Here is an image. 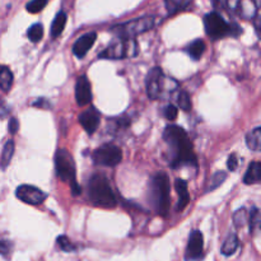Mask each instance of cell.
<instances>
[{
    "label": "cell",
    "instance_id": "277c9868",
    "mask_svg": "<svg viewBox=\"0 0 261 261\" xmlns=\"http://www.w3.org/2000/svg\"><path fill=\"white\" fill-rule=\"evenodd\" d=\"M205 32L212 40H221L223 37H239L242 28L237 23H229L219 13L211 12L204 17Z\"/></svg>",
    "mask_w": 261,
    "mask_h": 261
},
{
    "label": "cell",
    "instance_id": "4316f807",
    "mask_svg": "<svg viewBox=\"0 0 261 261\" xmlns=\"http://www.w3.org/2000/svg\"><path fill=\"white\" fill-rule=\"evenodd\" d=\"M177 103H178V106H180V109L184 110V111H186V112L190 111L191 107H193V105H191L190 96H189V93L186 91H181L180 93H178Z\"/></svg>",
    "mask_w": 261,
    "mask_h": 261
},
{
    "label": "cell",
    "instance_id": "d590c367",
    "mask_svg": "<svg viewBox=\"0 0 261 261\" xmlns=\"http://www.w3.org/2000/svg\"><path fill=\"white\" fill-rule=\"evenodd\" d=\"M255 28H256V32L259 35V37L261 38V17H259L255 22Z\"/></svg>",
    "mask_w": 261,
    "mask_h": 261
},
{
    "label": "cell",
    "instance_id": "cb8c5ba5",
    "mask_svg": "<svg viewBox=\"0 0 261 261\" xmlns=\"http://www.w3.org/2000/svg\"><path fill=\"white\" fill-rule=\"evenodd\" d=\"M190 2L191 0H165V5L168 14H176L185 9L190 4Z\"/></svg>",
    "mask_w": 261,
    "mask_h": 261
},
{
    "label": "cell",
    "instance_id": "d6986e66",
    "mask_svg": "<svg viewBox=\"0 0 261 261\" xmlns=\"http://www.w3.org/2000/svg\"><path fill=\"white\" fill-rule=\"evenodd\" d=\"M66 19H68V17H66L65 12H59L58 14H56V17L54 18L53 20V24H51V30H50L51 37L56 38L63 33L64 28H65V24H66Z\"/></svg>",
    "mask_w": 261,
    "mask_h": 261
},
{
    "label": "cell",
    "instance_id": "30bf717a",
    "mask_svg": "<svg viewBox=\"0 0 261 261\" xmlns=\"http://www.w3.org/2000/svg\"><path fill=\"white\" fill-rule=\"evenodd\" d=\"M166 76L161 68H153L147 75V94L150 99H158L162 97L166 89Z\"/></svg>",
    "mask_w": 261,
    "mask_h": 261
},
{
    "label": "cell",
    "instance_id": "7402d4cb",
    "mask_svg": "<svg viewBox=\"0 0 261 261\" xmlns=\"http://www.w3.org/2000/svg\"><path fill=\"white\" fill-rule=\"evenodd\" d=\"M13 86V73L8 66H2L0 70V87L4 92H9Z\"/></svg>",
    "mask_w": 261,
    "mask_h": 261
},
{
    "label": "cell",
    "instance_id": "d4e9b609",
    "mask_svg": "<svg viewBox=\"0 0 261 261\" xmlns=\"http://www.w3.org/2000/svg\"><path fill=\"white\" fill-rule=\"evenodd\" d=\"M249 224L250 229H251L252 233H256V232L261 231V212L260 209L252 208L251 213L249 217Z\"/></svg>",
    "mask_w": 261,
    "mask_h": 261
},
{
    "label": "cell",
    "instance_id": "52a82bcc",
    "mask_svg": "<svg viewBox=\"0 0 261 261\" xmlns=\"http://www.w3.org/2000/svg\"><path fill=\"white\" fill-rule=\"evenodd\" d=\"M138 55V43L135 40H126V38H119L112 42L103 53L99 54V58L103 59H125L133 58Z\"/></svg>",
    "mask_w": 261,
    "mask_h": 261
},
{
    "label": "cell",
    "instance_id": "4dcf8cb0",
    "mask_svg": "<svg viewBox=\"0 0 261 261\" xmlns=\"http://www.w3.org/2000/svg\"><path fill=\"white\" fill-rule=\"evenodd\" d=\"M58 245H59V247H60V249L65 252H71L75 250L74 245L69 241V239L66 236L58 237Z\"/></svg>",
    "mask_w": 261,
    "mask_h": 261
},
{
    "label": "cell",
    "instance_id": "d6a6232c",
    "mask_svg": "<svg viewBox=\"0 0 261 261\" xmlns=\"http://www.w3.org/2000/svg\"><path fill=\"white\" fill-rule=\"evenodd\" d=\"M227 167H228L229 171H236L237 167H239V157L237 154L232 153L228 157V161H227Z\"/></svg>",
    "mask_w": 261,
    "mask_h": 261
},
{
    "label": "cell",
    "instance_id": "5b68a950",
    "mask_svg": "<svg viewBox=\"0 0 261 261\" xmlns=\"http://www.w3.org/2000/svg\"><path fill=\"white\" fill-rule=\"evenodd\" d=\"M55 170L56 173H58V177L61 181L70 184L73 195H78L82 191V189L76 184L75 162H74V158L71 157V154L66 149H58V152H56Z\"/></svg>",
    "mask_w": 261,
    "mask_h": 261
},
{
    "label": "cell",
    "instance_id": "ba28073f",
    "mask_svg": "<svg viewBox=\"0 0 261 261\" xmlns=\"http://www.w3.org/2000/svg\"><path fill=\"white\" fill-rule=\"evenodd\" d=\"M92 160L96 165L105 166V167H115L122 160V152L117 145L103 144L97 148L92 154Z\"/></svg>",
    "mask_w": 261,
    "mask_h": 261
},
{
    "label": "cell",
    "instance_id": "e0dca14e",
    "mask_svg": "<svg viewBox=\"0 0 261 261\" xmlns=\"http://www.w3.org/2000/svg\"><path fill=\"white\" fill-rule=\"evenodd\" d=\"M244 182L246 185H254L261 182V162L252 161L244 176Z\"/></svg>",
    "mask_w": 261,
    "mask_h": 261
},
{
    "label": "cell",
    "instance_id": "836d02e7",
    "mask_svg": "<svg viewBox=\"0 0 261 261\" xmlns=\"http://www.w3.org/2000/svg\"><path fill=\"white\" fill-rule=\"evenodd\" d=\"M9 133H12V134H15V133L18 132V127H19V124H18V121H17V119H14V117H13V119H10L9 120Z\"/></svg>",
    "mask_w": 261,
    "mask_h": 261
},
{
    "label": "cell",
    "instance_id": "603a6c76",
    "mask_svg": "<svg viewBox=\"0 0 261 261\" xmlns=\"http://www.w3.org/2000/svg\"><path fill=\"white\" fill-rule=\"evenodd\" d=\"M14 149H15V145L13 140H8V142L4 144V147H3V152H2L3 170H5V168L8 167V165L10 163V161H12L13 154H14Z\"/></svg>",
    "mask_w": 261,
    "mask_h": 261
},
{
    "label": "cell",
    "instance_id": "2e32d148",
    "mask_svg": "<svg viewBox=\"0 0 261 261\" xmlns=\"http://www.w3.org/2000/svg\"><path fill=\"white\" fill-rule=\"evenodd\" d=\"M175 189L177 191L178 195V203L176 205V211L182 212L185 211L186 206L190 203V195H189V189H188V182L182 178H177L175 182Z\"/></svg>",
    "mask_w": 261,
    "mask_h": 261
},
{
    "label": "cell",
    "instance_id": "f1b7e54d",
    "mask_svg": "<svg viewBox=\"0 0 261 261\" xmlns=\"http://www.w3.org/2000/svg\"><path fill=\"white\" fill-rule=\"evenodd\" d=\"M227 178V173L223 172V171H218L216 175L212 177L211 186H209V190H214V189H218L222 184L224 182V180Z\"/></svg>",
    "mask_w": 261,
    "mask_h": 261
},
{
    "label": "cell",
    "instance_id": "5bb4252c",
    "mask_svg": "<svg viewBox=\"0 0 261 261\" xmlns=\"http://www.w3.org/2000/svg\"><path fill=\"white\" fill-rule=\"evenodd\" d=\"M75 99L79 106H86L92 101L91 84L86 75L79 76L75 84Z\"/></svg>",
    "mask_w": 261,
    "mask_h": 261
},
{
    "label": "cell",
    "instance_id": "9a60e30c",
    "mask_svg": "<svg viewBox=\"0 0 261 261\" xmlns=\"http://www.w3.org/2000/svg\"><path fill=\"white\" fill-rule=\"evenodd\" d=\"M96 40H97L96 32H89V33H86V35L81 36V37L74 42L73 54L78 59L84 58V56L87 55V53L91 50L92 46L94 45Z\"/></svg>",
    "mask_w": 261,
    "mask_h": 261
},
{
    "label": "cell",
    "instance_id": "8992f818",
    "mask_svg": "<svg viewBox=\"0 0 261 261\" xmlns=\"http://www.w3.org/2000/svg\"><path fill=\"white\" fill-rule=\"evenodd\" d=\"M155 24V19L152 15H145V17L132 19L129 22L120 23L111 28L115 35L119 36V38H126V40H134V37L148 32L152 30Z\"/></svg>",
    "mask_w": 261,
    "mask_h": 261
},
{
    "label": "cell",
    "instance_id": "1f68e13d",
    "mask_svg": "<svg viewBox=\"0 0 261 261\" xmlns=\"http://www.w3.org/2000/svg\"><path fill=\"white\" fill-rule=\"evenodd\" d=\"M163 115H165L166 119L170 120V121H175L176 117H177V109H176V106H173V105H167V106L165 107V110H163Z\"/></svg>",
    "mask_w": 261,
    "mask_h": 261
},
{
    "label": "cell",
    "instance_id": "7c38bea8",
    "mask_svg": "<svg viewBox=\"0 0 261 261\" xmlns=\"http://www.w3.org/2000/svg\"><path fill=\"white\" fill-rule=\"evenodd\" d=\"M15 195L19 200L30 205H40L47 198V195L42 190L31 185H20L15 190Z\"/></svg>",
    "mask_w": 261,
    "mask_h": 261
},
{
    "label": "cell",
    "instance_id": "6da1fadb",
    "mask_svg": "<svg viewBox=\"0 0 261 261\" xmlns=\"http://www.w3.org/2000/svg\"><path fill=\"white\" fill-rule=\"evenodd\" d=\"M163 140L167 144L171 154V167L191 166L196 167L198 160L194 153L193 143L185 130L177 125H168L163 132Z\"/></svg>",
    "mask_w": 261,
    "mask_h": 261
},
{
    "label": "cell",
    "instance_id": "83f0119b",
    "mask_svg": "<svg viewBox=\"0 0 261 261\" xmlns=\"http://www.w3.org/2000/svg\"><path fill=\"white\" fill-rule=\"evenodd\" d=\"M47 3L48 0H31L25 5V9L30 13H32V14H36V13L41 12L47 5Z\"/></svg>",
    "mask_w": 261,
    "mask_h": 261
},
{
    "label": "cell",
    "instance_id": "44dd1931",
    "mask_svg": "<svg viewBox=\"0 0 261 261\" xmlns=\"http://www.w3.org/2000/svg\"><path fill=\"white\" fill-rule=\"evenodd\" d=\"M204 51H205V42H204L203 40H200V38L189 43V46L186 47V53H188L189 55H190V58L194 59V60H199V59L203 56Z\"/></svg>",
    "mask_w": 261,
    "mask_h": 261
},
{
    "label": "cell",
    "instance_id": "ac0fdd59",
    "mask_svg": "<svg viewBox=\"0 0 261 261\" xmlns=\"http://www.w3.org/2000/svg\"><path fill=\"white\" fill-rule=\"evenodd\" d=\"M239 246H240L239 236H237L236 233H229L228 236H227V239L224 240L223 245H222V249H221L222 255H224V256H232V255L237 251Z\"/></svg>",
    "mask_w": 261,
    "mask_h": 261
},
{
    "label": "cell",
    "instance_id": "3957f363",
    "mask_svg": "<svg viewBox=\"0 0 261 261\" xmlns=\"http://www.w3.org/2000/svg\"><path fill=\"white\" fill-rule=\"evenodd\" d=\"M170 178L165 172H157L149 182V199L160 216H167L171 206Z\"/></svg>",
    "mask_w": 261,
    "mask_h": 261
},
{
    "label": "cell",
    "instance_id": "8fae6325",
    "mask_svg": "<svg viewBox=\"0 0 261 261\" xmlns=\"http://www.w3.org/2000/svg\"><path fill=\"white\" fill-rule=\"evenodd\" d=\"M204 257V239L200 231H193L185 251L186 261H200Z\"/></svg>",
    "mask_w": 261,
    "mask_h": 261
},
{
    "label": "cell",
    "instance_id": "ffe728a7",
    "mask_svg": "<svg viewBox=\"0 0 261 261\" xmlns=\"http://www.w3.org/2000/svg\"><path fill=\"white\" fill-rule=\"evenodd\" d=\"M246 144L251 150L261 152V126L252 129L246 135Z\"/></svg>",
    "mask_w": 261,
    "mask_h": 261
},
{
    "label": "cell",
    "instance_id": "f546056e",
    "mask_svg": "<svg viewBox=\"0 0 261 261\" xmlns=\"http://www.w3.org/2000/svg\"><path fill=\"white\" fill-rule=\"evenodd\" d=\"M247 212L245 211L244 208H241V209H239V211H236L234 212V214H233V222H234V224H236V227H242V226H245V223H246V221H247Z\"/></svg>",
    "mask_w": 261,
    "mask_h": 261
},
{
    "label": "cell",
    "instance_id": "484cf974",
    "mask_svg": "<svg viewBox=\"0 0 261 261\" xmlns=\"http://www.w3.org/2000/svg\"><path fill=\"white\" fill-rule=\"evenodd\" d=\"M28 38H30L32 42H38L41 41V38L43 37V27L41 23H35V24L31 25L28 28V32H27Z\"/></svg>",
    "mask_w": 261,
    "mask_h": 261
},
{
    "label": "cell",
    "instance_id": "7a4b0ae2",
    "mask_svg": "<svg viewBox=\"0 0 261 261\" xmlns=\"http://www.w3.org/2000/svg\"><path fill=\"white\" fill-rule=\"evenodd\" d=\"M87 195L94 206L103 209H112L117 205L116 196L110 186L109 180L103 175L92 176L87 184Z\"/></svg>",
    "mask_w": 261,
    "mask_h": 261
},
{
    "label": "cell",
    "instance_id": "9c48e42d",
    "mask_svg": "<svg viewBox=\"0 0 261 261\" xmlns=\"http://www.w3.org/2000/svg\"><path fill=\"white\" fill-rule=\"evenodd\" d=\"M224 5L241 19L251 20L257 15V4L255 0H224Z\"/></svg>",
    "mask_w": 261,
    "mask_h": 261
},
{
    "label": "cell",
    "instance_id": "e575fe53",
    "mask_svg": "<svg viewBox=\"0 0 261 261\" xmlns=\"http://www.w3.org/2000/svg\"><path fill=\"white\" fill-rule=\"evenodd\" d=\"M45 103H47L46 99H37L36 102H33V106L35 107H43V109H48L47 106H45Z\"/></svg>",
    "mask_w": 261,
    "mask_h": 261
},
{
    "label": "cell",
    "instance_id": "4fadbf2b",
    "mask_svg": "<svg viewBox=\"0 0 261 261\" xmlns=\"http://www.w3.org/2000/svg\"><path fill=\"white\" fill-rule=\"evenodd\" d=\"M79 122L83 126L88 134H93L99 126V121H101V115L96 109H88L86 111L82 112L78 117Z\"/></svg>",
    "mask_w": 261,
    "mask_h": 261
}]
</instances>
